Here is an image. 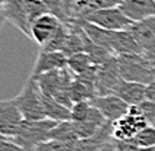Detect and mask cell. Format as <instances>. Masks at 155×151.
<instances>
[{"label": "cell", "mask_w": 155, "mask_h": 151, "mask_svg": "<svg viewBox=\"0 0 155 151\" xmlns=\"http://www.w3.org/2000/svg\"><path fill=\"white\" fill-rule=\"evenodd\" d=\"M0 19H6V16H5V7L2 6V5H0Z\"/></svg>", "instance_id": "d6a6232c"}, {"label": "cell", "mask_w": 155, "mask_h": 151, "mask_svg": "<svg viewBox=\"0 0 155 151\" xmlns=\"http://www.w3.org/2000/svg\"><path fill=\"white\" fill-rule=\"evenodd\" d=\"M90 103L100 110V113L107 119L109 122L115 124L123 118L129 110V105L125 100H122L116 95H106V96H96L91 99Z\"/></svg>", "instance_id": "9c48e42d"}, {"label": "cell", "mask_w": 155, "mask_h": 151, "mask_svg": "<svg viewBox=\"0 0 155 151\" xmlns=\"http://www.w3.org/2000/svg\"><path fill=\"white\" fill-rule=\"evenodd\" d=\"M62 3H64V7H65V10H67L68 16L71 18V9H73V3H74V0H62Z\"/></svg>", "instance_id": "4dcf8cb0"}, {"label": "cell", "mask_w": 155, "mask_h": 151, "mask_svg": "<svg viewBox=\"0 0 155 151\" xmlns=\"http://www.w3.org/2000/svg\"><path fill=\"white\" fill-rule=\"evenodd\" d=\"M119 7L132 22L155 16V0H120Z\"/></svg>", "instance_id": "7c38bea8"}, {"label": "cell", "mask_w": 155, "mask_h": 151, "mask_svg": "<svg viewBox=\"0 0 155 151\" xmlns=\"http://www.w3.org/2000/svg\"><path fill=\"white\" fill-rule=\"evenodd\" d=\"M116 96H119L122 100L128 103L129 106L132 105H141L147 100V84L136 82H128L122 79L120 83L116 86L115 93Z\"/></svg>", "instance_id": "4fadbf2b"}, {"label": "cell", "mask_w": 155, "mask_h": 151, "mask_svg": "<svg viewBox=\"0 0 155 151\" xmlns=\"http://www.w3.org/2000/svg\"><path fill=\"white\" fill-rule=\"evenodd\" d=\"M91 110V103L90 100H83V102L74 103V106L71 108V121L73 122H81L88 116Z\"/></svg>", "instance_id": "cb8c5ba5"}, {"label": "cell", "mask_w": 155, "mask_h": 151, "mask_svg": "<svg viewBox=\"0 0 155 151\" xmlns=\"http://www.w3.org/2000/svg\"><path fill=\"white\" fill-rule=\"evenodd\" d=\"M138 148H139V147H138ZM138 148H135V150H132V151H138Z\"/></svg>", "instance_id": "d590c367"}, {"label": "cell", "mask_w": 155, "mask_h": 151, "mask_svg": "<svg viewBox=\"0 0 155 151\" xmlns=\"http://www.w3.org/2000/svg\"><path fill=\"white\" fill-rule=\"evenodd\" d=\"M129 31L134 34L136 41L139 42V45L145 44L147 41H149L151 38L155 36V16L143 19L141 22H135L129 28Z\"/></svg>", "instance_id": "d6986e66"}, {"label": "cell", "mask_w": 155, "mask_h": 151, "mask_svg": "<svg viewBox=\"0 0 155 151\" xmlns=\"http://www.w3.org/2000/svg\"><path fill=\"white\" fill-rule=\"evenodd\" d=\"M132 143L138 147H155V126L148 125L132 138Z\"/></svg>", "instance_id": "603a6c76"}, {"label": "cell", "mask_w": 155, "mask_h": 151, "mask_svg": "<svg viewBox=\"0 0 155 151\" xmlns=\"http://www.w3.org/2000/svg\"><path fill=\"white\" fill-rule=\"evenodd\" d=\"M68 32H70V23L68 22H62L61 26L57 29V32L54 34V36L49 39V41L41 47V51H62L64 48V44L67 41Z\"/></svg>", "instance_id": "44dd1931"}, {"label": "cell", "mask_w": 155, "mask_h": 151, "mask_svg": "<svg viewBox=\"0 0 155 151\" xmlns=\"http://www.w3.org/2000/svg\"><path fill=\"white\" fill-rule=\"evenodd\" d=\"M81 36H83V41H84V52L91 58V61H93L94 65H100V64L107 61L109 58L113 57L112 52H109L107 49H104L103 47H100V45H97L96 42L91 41V39L88 38V35L84 32L83 28H81Z\"/></svg>", "instance_id": "e0dca14e"}, {"label": "cell", "mask_w": 155, "mask_h": 151, "mask_svg": "<svg viewBox=\"0 0 155 151\" xmlns=\"http://www.w3.org/2000/svg\"><path fill=\"white\" fill-rule=\"evenodd\" d=\"M0 151H25L18 144H15L12 138H7L0 134Z\"/></svg>", "instance_id": "f1b7e54d"}, {"label": "cell", "mask_w": 155, "mask_h": 151, "mask_svg": "<svg viewBox=\"0 0 155 151\" xmlns=\"http://www.w3.org/2000/svg\"><path fill=\"white\" fill-rule=\"evenodd\" d=\"M57 122L52 119H41V121H23L16 137L12 138L15 144H18L25 151H34L38 145L49 141V134Z\"/></svg>", "instance_id": "3957f363"}, {"label": "cell", "mask_w": 155, "mask_h": 151, "mask_svg": "<svg viewBox=\"0 0 155 151\" xmlns=\"http://www.w3.org/2000/svg\"><path fill=\"white\" fill-rule=\"evenodd\" d=\"M49 139L60 141L64 144H74L80 138L74 129L73 121H64V122H57V125L52 128L51 134H49Z\"/></svg>", "instance_id": "ac0fdd59"}, {"label": "cell", "mask_w": 155, "mask_h": 151, "mask_svg": "<svg viewBox=\"0 0 155 151\" xmlns=\"http://www.w3.org/2000/svg\"><path fill=\"white\" fill-rule=\"evenodd\" d=\"M41 2H44L47 5V7L49 9V13L55 15L62 22H70V16H68L67 10L64 7L62 0H41Z\"/></svg>", "instance_id": "d4e9b609"}, {"label": "cell", "mask_w": 155, "mask_h": 151, "mask_svg": "<svg viewBox=\"0 0 155 151\" xmlns=\"http://www.w3.org/2000/svg\"><path fill=\"white\" fill-rule=\"evenodd\" d=\"M44 112L48 119H52L55 122L71 121V109L47 95H44Z\"/></svg>", "instance_id": "2e32d148"}, {"label": "cell", "mask_w": 155, "mask_h": 151, "mask_svg": "<svg viewBox=\"0 0 155 151\" xmlns=\"http://www.w3.org/2000/svg\"><path fill=\"white\" fill-rule=\"evenodd\" d=\"M94 64L91 61V58L88 57L86 52H78L71 57H68L67 67L70 69V71L74 76H80L83 73H86L88 69H91Z\"/></svg>", "instance_id": "7402d4cb"}, {"label": "cell", "mask_w": 155, "mask_h": 151, "mask_svg": "<svg viewBox=\"0 0 155 151\" xmlns=\"http://www.w3.org/2000/svg\"><path fill=\"white\" fill-rule=\"evenodd\" d=\"M148 121L139 105L129 106L128 113L113 124V139L128 141L132 139L138 132L148 126Z\"/></svg>", "instance_id": "5b68a950"}, {"label": "cell", "mask_w": 155, "mask_h": 151, "mask_svg": "<svg viewBox=\"0 0 155 151\" xmlns=\"http://www.w3.org/2000/svg\"><path fill=\"white\" fill-rule=\"evenodd\" d=\"M25 118L20 113L15 99L0 100V134L7 138L18 135Z\"/></svg>", "instance_id": "ba28073f"}, {"label": "cell", "mask_w": 155, "mask_h": 151, "mask_svg": "<svg viewBox=\"0 0 155 151\" xmlns=\"http://www.w3.org/2000/svg\"><path fill=\"white\" fill-rule=\"evenodd\" d=\"M71 147H73V144H64L60 141L49 139L47 143L38 145L34 151H71Z\"/></svg>", "instance_id": "484cf974"}, {"label": "cell", "mask_w": 155, "mask_h": 151, "mask_svg": "<svg viewBox=\"0 0 155 151\" xmlns=\"http://www.w3.org/2000/svg\"><path fill=\"white\" fill-rule=\"evenodd\" d=\"M122 76L119 70L117 57L113 55L106 62L97 65V76H96V90L97 96L113 95L116 86L120 83Z\"/></svg>", "instance_id": "52a82bcc"}, {"label": "cell", "mask_w": 155, "mask_h": 151, "mask_svg": "<svg viewBox=\"0 0 155 151\" xmlns=\"http://www.w3.org/2000/svg\"><path fill=\"white\" fill-rule=\"evenodd\" d=\"M139 106H141V109H142V112H143L145 118H147L148 124L155 126V103L149 102V100H145V102L141 103Z\"/></svg>", "instance_id": "4316f807"}, {"label": "cell", "mask_w": 155, "mask_h": 151, "mask_svg": "<svg viewBox=\"0 0 155 151\" xmlns=\"http://www.w3.org/2000/svg\"><path fill=\"white\" fill-rule=\"evenodd\" d=\"M141 49H142V55H143L147 60L155 62V36L151 38L149 41H147L145 44H142Z\"/></svg>", "instance_id": "83f0119b"}, {"label": "cell", "mask_w": 155, "mask_h": 151, "mask_svg": "<svg viewBox=\"0 0 155 151\" xmlns=\"http://www.w3.org/2000/svg\"><path fill=\"white\" fill-rule=\"evenodd\" d=\"M34 77V76H32ZM44 95L55 97L62 87V70H52L35 77Z\"/></svg>", "instance_id": "9a60e30c"}, {"label": "cell", "mask_w": 155, "mask_h": 151, "mask_svg": "<svg viewBox=\"0 0 155 151\" xmlns=\"http://www.w3.org/2000/svg\"><path fill=\"white\" fill-rule=\"evenodd\" d=\"M119 70L123 80L149 84L155 82V62L147 60L141 54H125L117 57Z\"/></svg>", "instance_id": "277c9868"}, {"label": "cell", "mask_w": 155, "mask_h": 151, "mask_svg": "<svg viewBox=\"0 0 155 151\" xmlns=\"http://www.w3.org/2000/svg\"><path fill=\"white\" fill-rule=\"evenodd\" d=\"M103 7H106L103 0H74L70 21L83 19L90 12H94L97 9H103Z\"/></svg>", "instance_id": "ffe728a7"}, {"label": "cell", "mask_w": 155, "mask_h": 151, "mask_svg": "<svg viewBox=\"0 0 155 151\" xmlns=\"http://www.w3.org/2000/svg\"><path fill=\"white\" fill-rule=\"evenodd\" d=\"M60 18H57L52 13H45L39 16L36 21L32 23L31 28V38L34 39L39 47H44L57 32V29L61 26Z\"/></svg>", "instance_id": "30bf717a"}, {"label": "cell", "mask_w": 155, "mask_h": 151, "mask_svg": "<svg viewBox=\"0 0 155 151\" xmlns=\"http://www.w3.org/2000/svg\"><path fill=\"white\" fill-rule=\"evenodd\" d=\"M138 151H155V147H139Z\"/></svg>", "instance_id": "1f68e13d"}, {"label": "cell", "mask_w": 155, "mask_h": 151, "mask_svg": "<svg viewBox=\"0 0 155 151\" xmlns=\"http://www.w3.org/2000/svg\"><path fill=\"white\" fill-rule=\"evenodd\" d=\"M13 99L25 121H41L47 118L44 112V93L35 77L29 76L23 89Z\"/></svg>", "instance_id": "7a4b0ae2"}, {"label": "cell", "mask_w": 155, "mask_h": 151, "mask_svg": "<svg viewBox=\"0 0 155 151\" xmlns=\"http://www.w3.org/2000/svg\"><path fill=\"white\" fill-rule=\"evenodd\" d=\"M5 22H6V19H0V29H2V26L5 25Z\"/></svg>", "instance_id": "836d02e7"}, {"label": "cell", "mask_w": 155, "mask_h": 151, "mask_svg": "<svg viewBox=\"0 0 155 151\" xmlns=\"http://www.w3.org/2000/svg\"><path fill=\"white\" fill-rule=\"evenodd\" d=\"M154 76H155V70H154Z\"/></svg>", "instance_id": "8d00e7d4"}, {"label": "cell", "mask_w": 155, "mask_h": 151, "mask_svg": "<svg viewBox=\"0 0 155 151\" xmlns=\"http://www.w3.org/2000/svg\"><path fill=\"white\" fill-rule=\"evenodd\" d=\"M97 151H117V147L115 144V139H110L106 144H103Z\"/></svg>", "instance_id": "f546056e"}, {"label": "cell", "mask_w": 155, "mask_h": 151, "mask_svg": "<svg viewBox=\"0 0 155 151\" xmlns=\"http://www.w3.org/2000/svg\"><path fill=\"white\" fill-rule=\"evenodd\" d=\"M68 57L62 51H41L36 61L34 64V69L31 76H36L52 71V70H62L67 67Z\"/></svg>", "instance_id": "8fae6325"}, {"label": "cell", "mask_w": 155, "mask_h": 151, "mask_svg": "<svg viewBox=\"0 0 155 151\" xmlns=\"http://www.w3.org/2000/svg\"><path fill=\"white\" fill-rule=\"evenodd\" d=\"M83 21H87L93 25L103 28V29H107V31H125L135 23L122 12L119 6L97 9L94 12H90L88 15H86L83 18Z\"/></svg>", "instance_id": "8992f818"}, {"label": "cell", "mask_w": 155, "mask_h": 151, "mask_svg": "<svg viewBox=\"0 0 155 151\" xmlns=\"http://www.w3.org/2000/svg\"><path fill=\"white\" fill-rule=\"evenodd\" d=\"M106 122H109V121L101 115L100 110L91 105V110H90L88 116L81 122H73V125H74V129L77 132L78 138L84 139V138L93 137Z\"/></svg>", "instance_id": "5bb4252c"}, {"label": "cell", "mask_w": 155, "mask_h": 151, "mask_svg": "<svg viewBox=\"0 0 155 151\" xmlns=\"http://www.w3.org/2000/svg\"><path fill=\"white\" fill-rule=\"evenodd\" d=\"M7 2H9V0H0V5H2V6H5Z\"/></svg>", "instance_id": "e575fe53"}, {"label": "cell", "mask_w": 155, "mask_h": 151, "mask_svg": "<svg viewBox=\"0 0 155 151\" xmlns=\"http://www.w3.org/2000/svg\"><path fill=\"white\" fill-rule=\"evenodd\" d=\"M5 16L20 32L31 38V28L39 16L49 13L47 5L41 0H9L5 5Z\"/></svg>", "instance_id": "6da1fadb"}]
</instances>
